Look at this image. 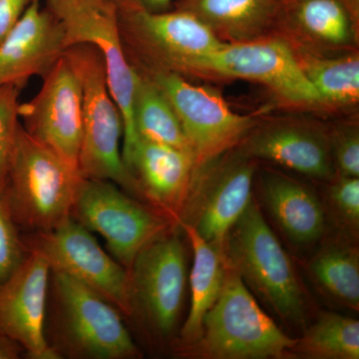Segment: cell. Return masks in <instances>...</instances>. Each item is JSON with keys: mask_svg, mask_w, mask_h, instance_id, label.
Listing matches in <instances>:
<instances>
[{"mask_svg": "<svg viewBox=\"0 0 359 359\" xmlns=\"http://www.w3.org/2000/svg\"><path fill=\"white\" fill-rule=\"evenodd\" d=\"M44 337L56 359L143 355L117 309L83 283L54 269L49 278Z\"/></svg>", "mask_w": 359, "mask_h": 359, "instance_id": "1", "label": "cell"}, {"mask_svg": "<svg viewBox=\"0 0 359 359\" xmlns=\"http://www.w3.org/2000/svg\"><path fill=\"white\" fill-rule=\"evenodd\" d=\"M224 252L249 290L283 323L306 327V295L297 271L255 198L229 231Z\"/></svg>", "mask_w": 359, "mask_h": 359, "instance_id": "2", "label": "cell"}, {"mask_svg": "<svg viewBox=\"0 0 359 359\" xmlns=\"http://www.w3.org/2000/svg\"><path fill=\"white\" fill-rule=\"evenodd\" d=\"M82 177L18 127L2 192L22 233L53 230L71 217Z\"/></svg>", "mask_w": 359, "mask_h": 359, "instance_id": "3", "label": "cell"}, {"mask_svg": "<svg viewBox=\"0 0 359 359\" xmlns=\"http://www.w3.org/2000/svg\"><path fill=\"white\" fill-rule=\"evenodd\" d=\"M65 56L82 89L83 129L78 173L84 179L113 182L143 201L123 162L120 141L124 135V122L110 93L102 53L94 45L78 43L68 47Z\"/></svg>", "mask_w": 359, "mask_h": 359, "instance_id": "4", "label": "cell"}, {"mask_svg": "<svg viewBox=\"0 0 359 359\" xmlns=\"http://www.w3.org/2000/svg\"><path fill=\"white\" fill-rule=\"evenodd\" d=\"M294 344L228 264L223 290L205 316L199 340L177 354L209 359H280L292 355Z\"/></svg>", "mask_w": 359, "mask_h": 359, "instance_id": "5", "label": "cell"}, {"mask_svg": "<svg viewBox=\"0 0 359 359\" xmlns=\"http://www.w3.org/2000/svg\"><path fill=\"white\" fill-rule=\"evenodd\" d=\"M179 229L175 226L149 243L128 271L127 325L143 330L151 341L169 344L171 348L179 334L189 278L187 248Z\"/></svg>", "mask_w": 359, "mask_h": 359, "instance_id": "6", "label": "cell"}, {"mask_svg": "<svg viewBox=\"0 0 359 359\" xmlns=\"http://www.w3.org/2000/svg\"><path fill=\"white\" fill-rule=\"evenodd\" d=\"M179 74L257 82L282 102L299 109L323 108L320 97L302 71L285 37L268 35L238 43H224L187 61Z\"/></svg>", "mask_w": 359, "mask_h": 359, "instance_id": "7", "label": "cell"}, {"mask_svg": "<svg viewBox=\"0 0 359 359\" xmlns=\"http://www.w3.org/2000/svg\"><path fill=\"white\" fill-rule=\"evenodd\" d=\"M71 217L105 240L111 256L128 269L144 248L177 226L113 182L82 178Z\"/></svg>", "mask_w": 359, "mask_h": 359, "instance_id": "8", "label": "cell"}, {"mask_svg": "<svg viewBox=\"0 0 359 359\" xmlns=\"http://www.w3.org/2000/svg\"><path fill=\"white\" fill-rule=\"evenodd\" d=\"M123 48L137 69L171 71L224 44L199 18L179 9L151 13L117 7Z\"/></svg>", "mask_w": 359, "mask_h": 359, "instance_id": "9", "label": "cell"}, {"mask_svg": "<svg viewBox=\"0 0 359 359\" xmlns=\"http://www.w3.org/2000/svg\"><path fill=\"white\" fill-rule=\"evenodd\" d=\"M257 160L238 148L196 168L179 223L224 250L226 235L252 200Z\"/></svg>", "mask_w": 359, "mask_h": 359, "instance_id": "10", "label": "cell"}, {"mask_svg": "<svg viewBox=\"0 0 359 359\" xmlns=\"http://www.w3.org/2000/svg\"><path fill=\"white\" fill-rule=\"evenodd\" d=\"M46 7L62 25L67 48L89 43L102 53L110 93L124 122L121 151L126 154L138 140L133 123L137 72L123 48L117 6L111 0H47Z\"/></svg>", "mask_w": 359, "mask_h": 359, "instance_id": "11", "label": "cell"}, {"mask_svg": "<svg viewBox=\"0 0 359 359\" xmlns=\"http://www.w3.org/2000/svg\"><path fill=\"white\" fill-rule=\"evenodd\" d=\"M138 70L152 78L173 106L192 149L196 168L237 148L259 123L254 116L233 112L219 93L190 83L179 73Z\"/></svg>", "mask_w": 359, "mask_h": 359, "instance_id": "12", "label": "cell"}, {"mask_svg": "<svg viewBox=\"0 0 359 359\" xmlns=\"http://www.w3.org/2000/svg\"><path fill=\"white\" fill-rule=\"evenodd\" d=\"M22 237L28 250L41 255L51 269L94 290L128 321V269L101 247L92 231L70 217L53 230Z\"/></svg>", "mask_w": 359, "mask_h": 359, "instance_id": "13", "label": "cell"}, {"mask_svg": "<svg viewBox=\"0 0 359 359\" xmlns=\"http://www.w3.org/2000/svg\"><path fill=\"white\" fill-rule=\"evenodd\" d=\"M39 94L20 103L26 133L78 171L82 129V89L65 54L43 78Z\"/></svg>", "mask_w": 359, "mask_h": 359, "instance_id": "14", "label": "cell"}, {"mask_svg": "<svg viewBox=\"0 0 359 359\" xmlns=\"http://www.w3.org/2000/svg\"><path fill=\"white\" fill-rule=\"evenodd\" d=\"M237 148L252 159L280 165L309 178L330 182L337 176L330 131L309 120L283 118L259 123Z\"/></svg>", "mask_w": 359, "mask_h": 359, "instance_id": "15", "label": "cell"}, {"mask_svg": "<svg viewBox=\"0 0 359 359\" xmlns=\"http://www.w3.org/2000/svg\"><path fill=\"white\" fill-rule=\"evenodd\" d=\"M50 266L29 250L0 285V334L18 341L27 359H56L44 337Z\"/></svg>", "mask_w": 359, "mask_h": 359, "instance_id": "16", "label": "cell"}, {"mask_svg": "<svg viewBox=\"0 0 359 359\" xmlns=\"http://www.w3.org/2000/svg\"><path fill=\"white\" fill-rule=\"evenodd\" d=\"M67 49L60 21L39 0L32 4L0 44V87L22 90L32 76L44 78Z\"/></svg>", "mask_w": 359, "mask_h": 359, "instance_id": "17", "label": "cell"}, {"mask_svg": "<svg viewBox=\"0 0 359 359\" xmlns=\"http://www.w3.org/2000/svg\"><path fill=\"white\" fill-rule=\"evenodd\" d=\"M278 28L294 46L320 55L355 51L358 1L283 0Z\"/></svg>", "mask_w": 359, "mask_h": 359, "instance_id": "18", "label": "cell"}, {"mask_svg": "<svg viewBox=\"0 0 359 359\" xmlns=\"http://www.w3.org/2000/svg\"><path fill=\"white\" fill-rule=\"evenodd\" d=\"M122 159L142 200L177 224L195 171L192 153L138 139Z\"/></svg>", "mask_w": 359, "mask_h": 359, "instance_id": "19", "label": "cell"}, {"mask_svg": "<svg viewBox=\"0 0 359 359\" xmlns=\"http://www.w3.org/2000/svg\"><path fill=\"white\" fill-rule=\"evenodd\" d=\"M262 198L276 226L294 244H316L325 235V207L309 187L285 175L266 172L262 181Z\"/></svg>", "mask_w": 359, "mask_h": 359, "instance_id": "20", "label": "cell"}, {"mask_svg": "<svg viewBox=\"0 0 359 359\" xmlns=\"http://www.w3.org/2000/svg\"><path fill=\"white\" fill-rule=\"evenodd\" d=\"M173 6L194 14L224 43H238L275 32L283 0H177Z\"/></svg>", "mask_w": 359, "mask_h": 359, "instance_id": "21", "label": "cell"}, {"mask_svg": "<svg viewBox=\"0 0 359 359\" xmlns=\"http://www.w3.org/2000/svg\"><path fill=\"white\" fill-rule=\"evenodd\" d=\"M178 226L190 243L194 259L188 278L190 311L172 347L176 353L199 340L205 316L218 299L228 271L223 250L205 241L191 224L179 223Z\"/></svg>", "mask_w": 359, "mask_h": 359, "instance_id": "22", "label": "cell"}, {"mask_svg": "<svg viewBox=\"0 0 359 359\" xmlns=\"http://www.w3.org/2000/svg\"><path fill=\"white\" fill-rule=\"evenodd\" d=\"M292 46L302 71L320 95L323 108L339 109L358 104V51L337 55H320L294 45Z\"/></svg>", "mask_w": 359, "mask_h": 359, "instance_id": "23", "label": "cell"}, {"mask_svg": "<svg viewBox=\"0 0 359 359\" xmlns=\"http://www.w3.org/2000/svg\"><path fill=\"white\" fill-rule=\"evenodd\" d=\"M135 70L133 123L137 139L164 144L193 154L173 106L147 73Z\"/></svg>", "mask_w": 359, "mask_h": 359, "instance_id": "24", "label": "cell"}, {"mask_svg": "<svg viewBox=\"0 0 359 359\" xmlns=\"http://www.w3.org/2000/svg\"><path fill=\"white\" fill-rule=\"evenodd\" d=\"M309 271L316 287L330 299L346 308L358 311V248L330 243L311 259Z\"/></svg>", "mask_w": 359, "mask_h": 359, "instance_id": "25", "label": "cell"}, {"mask_svg": "<svg viewBox=\"0 0 359 359\" xmlns=\"http://www.w3.org/2000/svg\"><path fill=\"white\" fill-rule=\"evenodd\" d=\"M292 354L313 359H358L359 321L325 311L295 339Z\"/></svg>", "mask_w": 359, "mask_h": 359, "instance_id": "26", "label": "cell"}, {"mask_svg": "<svg viewBox=\"0 0 359 359\" xmlns=\"http://www.w3.org/2000/svg\"><path fill=\"white\" fill-rule=\"evenodd\" d=\"M21 89L14 85L0 87V189L6 183L11 153L20 125L18 107Z\"/></svg>", "mask_w": 359, "mask_h": 359, "instance_id": "27", "label": "cell"}, {"mask_svg": "<svg viewBox=\"0 0 359 359\" xmlns=\"http://www.w3.org/2000/svg\"><path fill=\"white\" fill-rule=\"evenodd\" d=\"M28 252L22 233L14 223L0 189V285L13 275Z\"/></svg>", "mask_w": 359, "mask_h": 359, "instance_id": "28", "label": "cell"}, {"mask_svg": "<svg viewBox=\"0 0 359 359\" xmlns=\"http://www.w3.org/2000/svg\"><path fill=\"white\" fill-rule=\"evenodd\" d=\"M332 159L339 177H359V131L354 123H344L330 131Z\"/></svg>", "mask_w": 359, "mask_h": 359, "instance_id": "29", "label": "cell"}, {"mask_svg": "<svg viewBox=\"0 0 359 359\" xmlns=\"http://www.w3.org/2000/svg\"><path fill=\"white\" fill-rule=\"evenodd\" d=\"M328 191L330 203L340 218L353 230L359 226V178L339 177L332 180Z\"/></svg>", "mask_w": 359, "mask_h": 359, "instance_id": "30", "label": "cell"}, {"mask_svg": "<svg viewBox=\"0 0 359 359\" xmlns=\"http://www.w3.org/2000/svg\"><path fill=\"white\" fill-rule=\"evenodd\" d=\"M32 0H0V44L13 32Z\"/></svg>", "mask_w": 359, "mask_h": 359, "instance_id": "31", "label": "cell"}, {"mask_svg": "<svg viewBox=\"0 0 359 359\" xmlns=\"http://www.w3.org/2000/svg\"><path fill=\"white\" fill-rule=\"evenodd\" d=\"M117 7L139 8L151 13L170 11L177 0H111Z\"/></svg>", "mask_w": 359, "mask_h": 359, "instance_id": "32", "label": "cell"}, {"mask_svg": "<svg viewBox=\"0 0 359 359\" xmlns=\"http://www.w3.org/2000/svg\"><path fill=\"white\" fill-rule=\"evenodd\" d=\"M25 355V349L18 341L0 334V359H20Z\"/></svg>", "mask_w": 359, "mask_h": 359, "instance_id": "33", "label": "cell"}, {"mask_svg": "<svg viewBox=\"0 0 359 359\" xmlns=\"http://www.w3.org/2000/svg\"><path fill=\"white\" fill-rule=\"evenodd\" d=\"M353 1H358V0H353Z\"/></svg>", "mask_w": 359, "mask_h": 359, "instance_id": "34", "label": "cell"}]
</instances>
